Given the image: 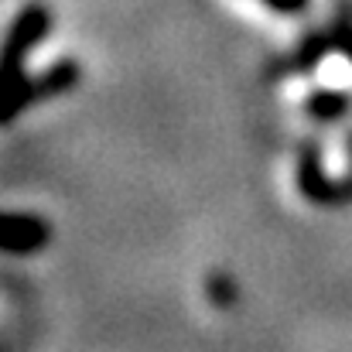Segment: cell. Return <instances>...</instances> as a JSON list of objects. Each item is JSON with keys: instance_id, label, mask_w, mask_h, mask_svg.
<instances>
[{"instance_id": "1", "label": "cell", "mask_w": 352, "mask_h": 352, "mask_svg": "<svg viewBox=\"0 0 352 352\" xmlns=\"http://www.w3.org/2000/svg\"><path fill=\"white\" fill-rule=\"evenodd\" d=\"M79 79V69L72 62H58L52 65L48 72L41 76H24V72H14L7 76V89H3V123L17 117L24 107L45 100V96H58L65 89H72Z\"/></svg>"}, {"instance_id": "2", "label": "cell", "mask_w": 352, "mask_h": 352, "mask_svg": "<svg viewBox=\"0 0 352 352\" xmlns=\"http://www.w3.org/2000/svg\"><path fill=\"white\" fill-rule=\"evenodd\" d=\"M48 21H45V10L31 7L17 17V24L10 28V38H7V58H3V76H14L21 72V58L31 52V45L45 34Z\"/></svg>"}, {"instance_id": "3", "label": "cell", "mask_w": 352, "mask_h": 352, "mask_svg": "<svg viewBox=\"0 0 352 352\" xmlns=\"http://www.w3.org/2000/svg\"><path fill=\"white\" fill-rule=\"evenodd\" d=\"M48 243V226L38 216L7 212L3 216V250L7 253H34Z\"/></svg>"}, {"instance_id": "4", "label": "cell", "mask_w": 352, "mask_h": 352, "mask_svg": "<svg viewBox=\"0 0 352 352\" xmlns=\"http://www.w3.org/2000/svg\"><path fill=\"white\" fill-rule=\"evenodd\" d=\"M346 110V96L342 93H318V96H311V113L322 120L329 117H339Z\"/></svg>"}]
</instances>
